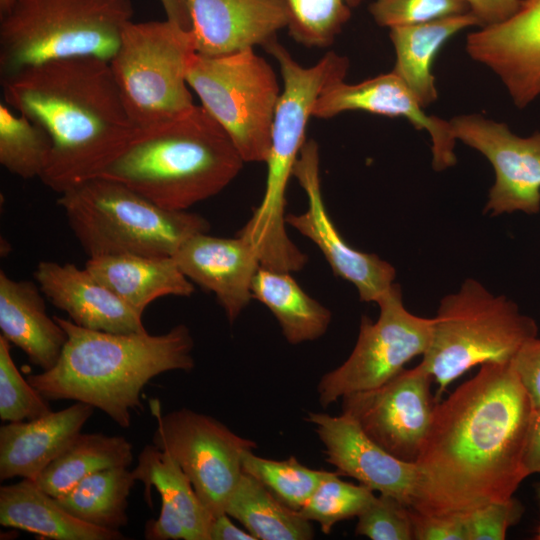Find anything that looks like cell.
I'll use <instances>...</instances> for the list:
<instances>
[{
	"label": "cell",
	"instance_id": "cell-1",
	"mask_svg": "<svg viewBox=\"0 0 540 540\" xmlns=\"http://www.w3.org/2000/svg\"><path fill=\"white\" fill-rule=\"evenodd\" d=\"M533 405L511 362L485 363L436 403L416 465L410 508L465 514L513 497L529 476L525 452Z\"/></svg>",
	"mask_w": 540,
	"mask_h": 540
},
{
	"label": "cell",
	"instance_id": "cell-2",
	"mask_svg": "<svg viewBox=\"0 0 540 540\" xmlns=\"http://www.w3.org/2000/svg\"><path fill=\"white\" fill-rule=\"evenodd\" d=\"M1 86L5 103L49 135L40 180L58 194L98 177L137 132L107 61L46 62L1 79Z\"/></svg>",
	"mask_w": 540,
	"mask_h": 540
},
{
	"label": "cell",
	"instance_id": "cell-3",
	"mask_svg": "<svg viewBox=\"0 0 540 540\" xmlns=\"http://www.w3.org/2000/svg\"><path fill=\"white\" fill-rule=\"evenodd\" d=\"M54 318L67 333L62 354L53 368L29 375L28 382L48 401L89 404L122 428L130 426L132 410L143 408L141 393L151 379L194 367V340L184 324L159 335L119 334Z\"/></svg>",
	"mask_w": 540,
	"mask_h": 540
},
{
	"label": "cell",
	"instance_id": "cell-4",
	"mask_svg": "<svg viewBox=\"0 0 540 540\" xmlns=\"http://www.w3.org/2000/svg\"><path fill=\"white\" fill-rule=\"evenodd\" d=\"M244 160L202 107L137 131L98 177L117 181L157 205L183 211L226 188Z\"/></svg>",
	"mask_w": 540,
	"mask_h": 540
},
{
	"label": "cell",
	"instance_id": "cell-5",
	"mask_svg": "<svg viewBox=\"0 0 540 540\" xmlns=\"http://www.w3.org/2000/svg\"><path fill=\"white\" fill-rule=\"evenodd\" d=\"M277 60L283 80L271 131L265 191L260 205L238 232L257 250L261 267L297 272L307 256L286 231V191L294 165L306 142L305 133L314 104L330 83L345 79L349 61L328 52L315 65H300L277 39L265 46Z\"/></svg>",
	"mask_w": 540,
	"mask_h": 540
},
{
	"label": "cell",
	"instance_id": "cell-6",
	"mask_svg": "<svg viewBox=\"0 0 540 540\" xmlns=\"http://www.w3.org/2000/svg\"><path fill=\"white\" fill-rule=\"evenodd\" d=\"M58 204L89 258L121 254L173 256L189 237L209 230L203 216L163 208L103 177L63 192Z\"/></svg>",
	"mask_w": 540,
	"mask_h": 540
},
{
	"label": "cell",
	"instance_id": "cell-7",
	"mask_svg": "<svg viewBox=\"0 0 540 540\" xmlns=\"http://www.w3.org/2000/svg\"><path fill=\"white\" fill-rule=\"evenodd\" d=\"M133 15L132 0H18L0 16V78L61 59L109 62Z\"/></svg>",
	"mask_w": 540,
	"mask_h": 540
},
{
	"label": "cell",
	"instance_id": "cell-8",
	"mask_svg": "<svg viewBox=\"0 0 540 540\" xmlns=\"http://www.w3.org/2000/svg\"><path fill=\"white\" fill-rule=\"evenodd\" d=\"M537 335L536 321L514 301L467 278L457 292L441 299L420 362L438 384L435 400L469 369L511 362L522 345Z\"/></svg>",
	"mask_w": 540,
	"mask_h": 540
},
{
	"label": "cell",
	"instance_id": "cell-9",
	"mask_svg": "<svg viewBox=\"0 0 540 540\" xmlns=\"http://www.w3.org/2000/svg\"><path fill=\"white\" fill-rule=\"evenodd\" d=\"M195 53L191 30L168 19L127 24L109 64L137 131L163 124L195 106L187 82Z\"/></svg>",
	"mask_w": 540,
	"mask_h": 540
},
{
	"label": "cell",
	"instance_id": "cell-10",
	"mask_svg": "<svg viewBox=\"0 0 540 540\" xmlns=\"http://www.w3.org/2000/svg\"><path fill=\"white\" fill-rule=\"evenodd\" d=\"M187 82L244 162H265L282 91L271 65L253 49L221 56L195 53Z\"/></svg>",
	"mask_w": 540,
	"mask_h": 540
},
{
	"label": "cell",
	"instance_id": "cell-11",
	"mask_svg": "<svg viewBox=\"0 0 540 540\" xmlns=\"http://www.w3.org/2000/svg\"><path fill=\"white\" fill-rule=\"evenodd\" d=\"M379 317L362 316L356 344L339 367L324 374L318 383L323 407L343 396L377 388L399 373L412 358L423 355L431 339L433 318L409 312L402 290L394 283L376 302Z\"/></svg>",
	"mask_w": 540,
	"mask_h": 540
},
{
	"label": "cell",
	"instance_id": "cell-12",
	"mask_svg": "<svg viewBox=\"0 0 540 540\" xmlns=\"http://www.w3.org/2000/svg\"><path fill=\"white\" fill-rule=\"evenodd\" d=\"M151 408L157 421L153 444L177 462L213 517L225 513L243 473V455L256 443L188 408L163 415L158 400L152 401Z\"/></svg>",
	"mask_w": 540,
	"mask_h": 540
},
{
	"label": "cell",
	"instance_id": "cell-13",
	"mask_svg": "<svg viewBox=\"0 0 540 540\" xmlns=\"http://www.w3.org/2000/svg\"><path fill=\"white\" fill-rule=\"evenodd\" d=\"M431 374L419 363L381 386L343 396L342 413L396 458L415 463L430 427L436 400Z\"/></svg>",
	"mask_w": 540,
	"mask_h": 540
},
{
	"label": "cell",
	"instance_id": "cell-14",
	"mask_svg": "<svg viewBox=\"0 0 540 540\" xmlns=\"http://www.w3.org/2000/svg\"><path fill=\"white\" fill-rule=\"evenodd\" d=\"M456 140L477 150L491 163L495 181L484 213L491 216L540 212V131L520 137L508 125L469 114L453 117Z\"/></svg>",
	"mask_w": 540,
	"mask_h": 540
},
{
	"label": "cell",
	"instance_id": "cell-15",
	"mask_svg": "<svg viewBox=\"0 0 540 540\" xmlns=\"http://www.w3.org/2000/svg\"><path fill=\"white\" fill-rule=\"evenodd\" d=\"M319 160L317 143L306 141L293 177L305 191L308 207L300 214H286V224L319 248L333 273L356 288L361 302L376 303L394 284L396 270L378 255L353 248L342 237L323 200Z\"/></svg>",
	"mask_w": 540,
	"mask_h": 540
},
{
	"label": "cell",
	"instance_id": "cell-16",
	"mask_svg": "<svg viewBox=\"0 0 540 540\" xmlns=\"http://www.w3.org/2000/svg\"><path fill=\"white\" fill-rule=\"evenodd\" d=\"M413 92L393 71L359 83L342 80L328 84L317 98L312 116L331 118L346 111H365L407 119L431 138L432 167L440 172L457 163L456 138L449 121L428 115Z\"/></svg>",
	"mask_w": 540,
	"mask_h": 540
},
{
	"label": "cell",
	"instance_id": "cell-17",
	"mask_svg": "<svg viewBox=\"0 0 540 540\" xmlns=\"http://www.w3.org/2000/svg\"><path fill=\"white\" fill-rule=\"evenodd\" d=\"M466 51L500 78L517 108L527 107L540 96V0H521L506 20L469 33Z\"/></svg>",
	"mask_w": 540,
	"mask_h": 540
},
{
	"label": "cell",
	"instance_id": "cell-18",
	"mask_svg": "<svg viewBox=\"0 0 540 540\" xmlns=\"http://www.w3.org/2000/svg\"><path fill=\"white\" fill-rule=\"evenodd\" d=\"M306 420L315 427L324 445L326 461L340 475L411 506L417 477L415 463L400 460L384 450L346 414L309 412Z\"/></svg>",
	"mask_w": 540,
	"mask_h": 540
},
{
	"label": "cell",
	"instance_id": "cell-19",
	"mask_svg": "<svg viewBox=\"0 0 540 540\" xmlns=\"http://www.w3.org/2000/svg\"><path fill=\"white\" fill-rule=\"evenodd\" d=\"M184 275L214 293L229 322H234L252 300L253 279L260 268L257 250L245 237L199 232L173 255Z\"/></svg>",
	"mask_w": 540,
	"mask_h": 540
},
{
	"label": "cell",
	"instance_id": "cell-20",
	"mask_svg": "<svg viewBox=\"0 0 540 540\" xmlns=\"http://www.w3.org/2000/svg\"><path fill=\"white\" fill-rule=\"evenodd\" d=\"M196 53L221 56L266 46L287 28L285 0H186Z\"/></svg>",
	"mask_w": 540,
	"mask_h": 540
},
{
	"label": "cell",
	"instance_id": "cell-21",
	"mask_svg": "<svg viewBox=\"0 0 540 540\" xmlns=\"http://www.w3.org/2000/svg\"><path fill=\"white\" fill-rule=\"evenodd\" d=\"M34 278L43 295L78 326L110 333L146 331L136 312L86 267L41 261Z\"/></svg>",
	"mask_w": 540,
	"mask_h": 540
},
{
	"label": "cell",
	"instance_id": "cell-22",
	"mask_svg": "<svg viewBox=\"0 0 540 540\" xmlns=\"http://www.w3.org/2000/svg\"><path fill=\"white\" fill-rule=\"evenodd\" d=\"M136 481L144 484V496L151 507V488L161 497L157 519L147 521L149 540H210L214 517L203 505L191 481L166 451L146 445L132 470Z\"/></svg>",
	"mask_w": 540,
	"mask_h": 540
},
{
	"label": "cell",
	"instance_id": "cell-23",
	"mask_svg": "<svg viewBox=\"0 0 540 540\" xmlns=\"http://www.w3.org/2000/svg\"><path fill=\"white\" fill-rule=\"evenodd\" d=\"M94 407L76 402L39 418L0 427V480L15 477L35 481L81 433Z\"/></svg>",
	"mask_w": 540,
	"mask_h": 540
},
{
	"label": "cell",
	"instance_id": "cell-24",
	"mask_svg": "<svg viewBox=\"0 0 540 540\" xmlns=\"http://www.w3.org/2000/svg\"><path fill=\"white\" fill-rule=\"evenodd\" d=\"M38 284L15 280L0 271V330L11 344L43 371L58 362L67 333L46 311Z\"/></svg>",
	"mask_w": 540,
	"mask_h": 540
},
{
	"label": "cell",
	"instance_id": "cell-25",
	"mask_svg": "<svg viewBox=\"0 0 540 540\" xmlns=\"http://www.w3.org/2000/svg\"><path fill=\"white\" fill-rule=\"evenodd\" d=\"M85 267L141 315L160 297H189L194 292L173 256L109 255L88 258Z\"/></svg>",
	"mask_w": 540,
	"mask_h": 540
},
{
	"label": "cell",
	"instance_id": "cell-26",
	"mask_svg": "<svg viewBox=\"0 0 540 540\" xmlns=\"http://www.w3.org/2000/svg\"><path fill=\"white\" fill-rule=\"evenodd\" d=\"M0 524L53 540H121L119 530L100 528L72 516L35 481L22 478L0 488Z\"/></svg>",
	"mask_w": 540,
	"mask_h": 540
},
{
	"label": "cell",
	"instance_id": "cell-27",
	"mask_svg": "<svg viewBox=\"0 0 540 540\" xmlns=\"http://www.w3.org/2000/svg\"><path fill=\"white\" fill-rule=\"evenodd\" d=\"M472 26L481 27V24L469 11L425 23L390 28L389 37L396 55L392 71L403 80L423 108L438 97L432 73L435 56L452 36Z\"/></svg>",
	"mask_w": 540,
	"mask_h": 540
},
{
	"label": "cell",
	"instance_id": "cell-28",
	"mask_svg": "<svg viewBox=\"0 0 540 540\" xmlns=\"http://www.w3.org/2000/svg\"><path fill=\"white\" fill-rule=\"evenodd\" d=\"M251 291L252 299L274 315L288 343L313 341L326 333L331 322L330 310L309 296L290 272L260 266Z\"/></svg>",
	"mask_w": 540,
	"mask_h": 540
},
{
	"label": "cell",
	"instance_id": "cell-29",
	"mask_svg": "<svg viewBox=\"0 0 540 540\" xmlns=\"http://www.w3.org/2000/svg\"><path fill=\"white\" fill-rule=\"evenodd\" d=\"M225 513L238 520L256 540H309L314 536L311 521L244 471Z\"/></svg>",
	"mask_w": 540,
	"mask_h": 540
},
{
	"label": "cell",
	"instance_id": "cell-30",
	"mask_svg": "<svg viewBox=\"0 0 540 540\" xmlns=\"http://www.w3.org/2000/svg\"><path fill=\"white\" fill-rule=\"evenodd\" d=\"M132 461L133 447L125 437L80 433L35 482L58 498L89 475L104 469L129 467Z\"/></svg>",
	"mask_w": 540,
	"mask_h": 540
},
{
	"label": "cell",
	"instance_id": "cell-31",
	"mask_svg": "<svg viewBox=\"0 0 540 540\" xmlns=\"http://www.w3.org/2000/svg\"><path fill=\"white\" fill-rule=\"evenodd\" d=\"M135 481L128 467L104 469L84 478L56 499L80 521L119 530L128 523V497Z\"/></svg>",
	"mask_w": 540,
	"mask_h": 540
},
{
	"label": "cell",
	"instance_id": "cell-32",
	"mask_svg": "<svg viewBox=\"0 0 540 540\" xmlns=\"http://www.w3.org/2000/svg\"><path fill=\"white\" fill-rule=\"evenodd\" d=\"M51 148L50 137L41 126L0 103V164L9 173L23 179H40Z\"/></svg>",
	"mask_w": 540,
	"mask_h": 540
},
{
	"label": "cell",
	"instance_id": "cell-33",
	"mask_svg": "<svg viewBox=\"0 0 540 540\" xmlns=\"http://www.w3.org/2000/svg\"><path fill=\"white\" fill-rule=\"evenodd\" d=\"M242 467L244 472L255 477L281 502L296 511H300L331 473L308 468L294 456L277 461L259 457L253 454V450L244 453Z\"/></svg>",
	"mask_w": 540,
	"mask_h": 540
},
{
	"label": "cell",
	"instance_id": "cell-34",
	"mask_svg": "<svg viewBox=\"0 0 540 540\" xmlns=\"http://www.w3.org/2000/svg\"><path fill=\"white\" fill-rule=\"evenodd\" d=\"M289 11L287 29L298 43L326 47L351 17L361 0H285Z\"/></svg>",
	"mask_w": 540,
	"mask_h": 540
},
{
	"label": "cell",
	"instance_id": "cell-35",
	"mask_svg": "<svg viewBox=\"0 0 540 540\" xmlns=\"http://www.w3.org/2000/svg\"><path fill=\"white\" fill-rule=\"evenodd\" d=\"M331 472L315 489L299 513L309 521L319 523L324 534L343 520L358 517L375 498L374 491L360 484L343 481Z\"/></svg>",
	"mask_w": 540,
	"mask_h": 540
},
{
	"label": "cell",
	"instance_id": "cell-36",
	"mask_svg": "<svg viewBox=\"0 0 540 540\" xmlns=\"http://www.w3.org/2000/svg\"><path fill=\"white\" fill-rule=\"evenodd\" d=\"M52 410L46 400L19 372L11 343L0 335V418L19 422L39 418Z\"/></svg>",
	"mask_w": 540,
	"mask_h": 540
},
{
	"label": "cell",
	"instance_id": "cell-37",
	"mask_svg": "<svg viewBox=\"0 0 540 540\" xmlns=\"http://www.w3.org/2000/svg\"><path fill=\"white\" fill-rule=\"evenodd\" d=\"M382 27L414 25L470 11L464 0H375L369 7Z\"/></svg>",
	"mask_w": 540,
	"mask_h": 540
},
{
	"label": "cell",
	"instance_id": "cell-38",
	"mask_svg": "<svg viewBox=\"0 0 540 540\" xmlns=\"http://www.w3.org/2000/svg\"><path fill=\"white\" fill-rule=\"evenodd\" d=\"M357 518V535L372 540L413 539L410 508L394 497L375 496Z\"/></svg>",
	"mask_w": 540,
	"mask_h": 540
},
{
	"label": "cell",
	"instance_id": "cell-39",
	"mask_svg": "<svg viewBox=\"0 0 540 540\" xmlns=\"http://www.w3.org/2000/svg\"><path fill=\"white\" fill-rule=\"evenodd\" d=\"M522 504L514 497L476 508L466 516L468 540H502L507 530L523 515Z\"/></svg>",
	"mask_w": 540,
	"mask_h": 540
},
{
	"label": "cell",
	"instance_id": "cell-40",
	"mask_svg": "<svg viewBox=\"0 0 540 540\" xmlns=\"http://www.w3.org/2000/svg\"><path fill=\"white\" fill-rule=\"evenodd\" d=\"M410 516L415 540H468L465 514L427 515L410 508Z\"/></svg>",
	"mask_w": 540,
	"mask_h": 540
},
{
	"label": "cell",
	"instance_id": "cell-41",
	"mask_svg": "<svg viewBox=\"0 0 540 540\" xmlns=\"http://www.w3.org/2000/svg\"><path fill=\"white\" fill-rule=\"evenodd\" d=\"M534 409L540 408V339L526 341L511 361Z\"/></svg>",
	"mask_w": 540,
	"mask_h": 540
},
{
	"label": "cell",
	"instance_id": "cell-42",
	"mask_svg": "<svg viewBox=\"0 0 540 540\" xmlns=\"http://www.w3.org/2000/svg\"><path fill=\"white\" fill-rule=\"evenodd\" d=\"M481 27L496 24L516 12L521 0H464Z\"/></svg>",
	"mask_w": 540,
	"mask_h": 540
},
{
	"label": "cell",
	"instance_id": "cell-43",
	"mask_svg": "<svg viewBox=\"0 0 540 540\" xmlns=\"http://www.w3.org/2000/svg\"><path fill=\"white\" fill-rule=\"evenodd\" d=\"M524 464L528 475L540 474V408L533 411Z\"/></svg>",
	"mask_w": 540,
	"mask_h": 540
},
{
	"label": "cell",
	"instance_id": "cell-44",
	"mask_svg": "<svg viewBox=\"0 0 540 540\" xmlns=\"http://www.w3.org/2000/svg\"><path fill=\"white\" fill-rule=\"evenodd\" d=\"M230 518L226 513L214 517L210 540H256L249 531L238 528Z\"/></svg>",
	"mask_w": 540,
	"mask_h": 540
},
{
	"label": "cell",
	"instance_id": "cell-45",
	"mask_svg": "<svg viewBox=\"0 0 540 540\" xmlns=\"http://www.w3.org/2000/svg\"><path fill=\"white\" fill-rule=\"evenodd\" d=\"M166 19L185 30L191 29V18L186 0H160Z\"/></svg>",
	"mask_w": 540,
	"mask_h": 540
},
{
	"label": "cell",
	"instance_id": "cell-46",
	"mask_svg": "<svg viewBox=\"0 0 540 540\" xmlns=\"http://www.w3.org/2000/svg\"><path fill=\"white\" fill-rule=\"evenodd\" d=\"M18 0H0V16L7 13Z\"/></svg>",
	"mask_w": 540,
	"mask_h": 540
},
{
	"label": "cell",
	"instance_id": "cell-47",
	"mask_svg": "<svg viewBox=\"0 0 540 540\" xmlns=\"http://www.w3.org/2000/svg\"><path fill=\"white\" fill-rule=\"evenodd\" d=\"M535 495H536L538 507L540 509V482L536 485Z\"/></svg>",
	"mask_w": 540,
	"mask_h": 540
},
{
	"label": "cell",
	"instance_id": "cell-48",
	"mask_svg": "<svg viewBox=\"0 0 540 540\" xmlns=\"http://www.w3.org/2000/svg\"><path fill=\"white\" fill-rule=\"evenodd\" d=\"M538 540H540V526L538 528V533H537V537H536Z\"/></svg>",
	"mask_w": 540,
	"mask_h": 540
}]
</instances>
